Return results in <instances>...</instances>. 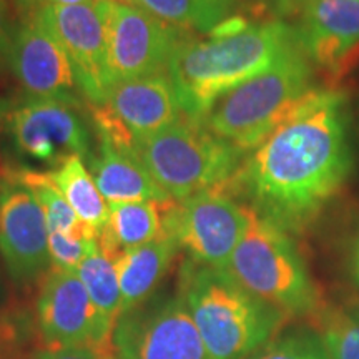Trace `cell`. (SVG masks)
<instances>
[{"mask_svg": "<svg viewBox=\"0 0 359 359\" xmlns=\"http://www.w3.org/2000/svg\"><path fill=\"white\" fill-rule=\"evenodd\" d=\"M349 125L343 90L311 88L245 155L224 188L285 231H303L351 173Z\"/></svg>", "mask_w": 359, "mask_h": 359, "instance_id": "cell-1", "label": "cell"}, {"mask_svg": "<svg viewBox=\"0 0 359 359\" xmlns=\"http://www.w3.org/2000/svg\"><path fill=\"white\" fill-rule=\"evenodd\" d=\"M296 43L294 27L285 22L248 24L240 17L208 39H187L168 69L183 114L200 120L219 97L263 74Z\"/></svg>", "mask_w": 359, "mask_h": 359, "instance_id": "cell-2", "label": "cell"}, {"mask_svg": "<svg viewBox=\"0 0 359 359\" xmlns=\"http://www.w3.org/2000/svg\"><path fill=\"white\" fill-rule=\"evenodd\" d=\"M210 359H245L273 341L288 318L269 306L226 269L188 262L182 293Z\"/></svg>", "mask_w": 359, "mask_h": 359, "instance_id": "cell-3", "label": "cell"}, {"mask_svg": "<svg viewBox=\"0 0 359 359\" xmlns=\"http://www.w3.org/2000/svg\"><path fill=\"white\" fill-rule=\"evenodd\" d=\"M313 87V65L298 43L275 65L219 97L200 122L246 155Z\"/></svg>", "mask_w": 359, "mask_h": 359, "instance_id": "cell-4", "label": "cell"}, {"mask_svg": "<svg viewBox=\"0 0 359 359\" xmlns=\"http://www.w3.org/2000/svg\"><path fill=\"white\" fill-rule=\"evenodd\" d=\"M245 206L248 223L228 275L286 318L318 314L320 293L290 233Z\"/></svg>", "mask_w": 359, "mask_h": 359, "instance_id": "cell-5", "label": "cell"}, {"mask_svg": "<svg viewBox=\"0 0 359 359\" xmlns=\"http://www.w3.org/2000/svg\"><path fill=\"white\" fill-rule=\"evenodd\" d=\"M135 156L170 198L182 201L226 185L245 154L206 130L200 120L183 114L145 138Z\"/></svg>", "mask_w": 359, "mask_h": 359, "instance_id": "cell-6", "label": "cell"}, {"mask_svg": "<svg viewBox=\"0 0 359 359\" xmlns=\"http://www.w3.org/2000/svg\"><path fill=\"white\" fill-rule=\"evenodd\" d=\"M107 34V62L111 85L168 74L178 47L190 39L187 30L156 19L143 7L95 0Z\"/></svg>", "mask_w": 359, "mask_h": 359, "instance_id": "cell-7", "label": "cell"}, {"mask_svg": "<svg viewBox=\"0 0 359 359\" xmlns=\"http://www.w3.org/2000/svg\"><path fill=\"white\" fill-rule=\"evenodd\" d=\"M4 128L20 158L52 170L70 156L88 161L95 150V128L83 109L52 98L27 95L12 103Z\"/></svg>", "mask_w": 359, "mask_h": 359, "instance_id": "cell-8", "label": "cell"}, {"mask_svg": "<svg viewBox=\"0 0 359 359\" xmlns=\"http://www.w3.org/2000/svg\"><path fill=\"white\" fill-rule=\"evenodd\" d=\"M248 223L246 206L226 188L205 190L165 205V233L201 266L226 269Z\"/></svg>", "mask_w": 359, "mask_h": 359, "instance_id": "cell-9", "label": "cell"}, {"mask_svg": "<svg viewBox=\"0 0 359 359\" xmlns=\"http://www.w3.org/2000/svg\"><path fill=\"white\" fill-rule=\"evenodd\" d=\"M98 137L123 154L133 155L151 137L183 115L168 74L116 82L100 105H88Z\"/></svg>", "mask_w": 359, "mask_h": 359, "instance_id": "cell-10", "label": "cell"}, {"mask_svg": "<svg viewBox=\"0 0 359 359\" xmlns=\"http://www.w3.org/2000/svg\"><path fill=\"white\" fill-rule=\"evenodd\" d=\"M118 359H210L182 296L122 314L111 334Z\"/></svg>", "mask_w": 359, "mask_h": 359, "instance_id": "cell-11", "label": "cell"}, {"mask_svg": "<svg viewBox=\"0 0 359 359\" xmlns=\"http://www.w3.org/2000/svg\"><path fill=\"white\" fill-rule=\"evenodd\" d=\"M35 318L43 348L92 346L114 351L115 326L98 313L75 271L52 268L45 275L40 281Z\"/></svg>", "mask_w": 359, "mask_h": 359, "instance_id": "cell-12", "label": "cell"}, {"mask_svg": "<svg viewBox=\"0 0 359 359\" xmlns=\"http://www.w3.org/2000/svg\"><path fill=\"white\" fill-rule=\"evenodd\" d=\"M0 258L20 286L42 281L52 269L45 215L17 170L0 178Z\"/></svg>", "mask_w": 359, "mask_h": 359, "instance_id": "cell-13", "label": "cell"}, {"mask_svg": "<svg viewBox=\"0 0 359 359\" xmlns=\"http://www.w3.org/2000/svg\"><path fill=\"white\" fill-rule=\"evenodd\" d=\"M8 69L29 97L52 98L88 109L65 48L32 12L15 25Z\"/></svg>", "mask_w": 359, "mask_h": 359, "instance_id": "cell-14", "label": "cell"}, {"mask_svg": "<svg viewBox=\"0 0 359 359\" xmlns=\"http://www.w3.org/2000/svg\"><path fill=\"white\" fill-rule=\"evenodd\" d=\"M37 19L65 48L88 105H100L111 87L107 62V34L95 4L34 7Z\"/></svg>", "mask_w": 359, "mask_h": 359, "instance_id": "cell-15", "label": "cell"}, {"mask_svg": "<svg viewBox=\"0 0 359 359\" xmlns=\"http://www.w3.org/2000/svg\"><path fill=\"white\" fill-rule=\"evenodd\" d=\"M294 27L311 65L343 77L359 58V0H304Z\"/></svg>", "mask_w": 359, "mask_h": 359, "instance_id": "cell-16", "label": "cell"}, {"mask_svg": "<svg viewBox=\"0 0 359 359\" xmlns=\"http://www.w3.org/2000/svg\"><path fill=\"white\" fill-rule=\"evenodd\" d=\"M97 148L87 165L107 203L130 201H170L137 156L123 154L97 135Z\"/></svg>", "mask_w": 359, "mask_h": 359, "instance_id": "cell-17", "label": "cell"}, {"mask_svg": "<svg viewBox=\"0 0 359 359\" xmlns=\"http://www.w3.org/2000/svg\"><path fill=\"white\" fill-rule=\"evenodd\" d=\"M178 250L177 241L165 233L150 243L123 251L115 258L122 293V314L147 303L168 273Z\"/></svg>", "mask_w": 359, "mask_h": 359, "instance_id": "cell-18", "label": "cell"}, {"mask_svg": "<svg viewBox=\"0 0 359 359\" xmlns=\"http://www.w3.org/2000/svg\"><path fill=\"white\" fill-rule=\"evenodd\" d=\"M172 201V200H170ZM168 201H130L110 206L109 222L98 235V246L114 259L165 235V205Z\"/></svg>", "mask_w": 359, "mask_h": 359, "instance_id": "cell-19", "label": "cell"}, {"mask_svg": "<svg viewBox=\"0 0 359 359\" xmlns=\"http://www.w3.org/2000/svg\"><path fill=\"white\" fill-rule=\"evenodd\" d=\"M47 173L69 201L75 215L92 228L97 236L100 235L109 222L110 206L98 190L85 160L80 156H70Z\"/></svg>", "mask_w": 359, "mask_h": 359, "instance_id": "cell-20", "label": "cell"}, {"mask_svg": "<svg viewBox=\"0 0 359 359\" xmlns=\"http://www.w3.org/2000/svg\"><path fill=\"white\" fill-rule=\"evenodd\" d=\"M140 7L187 32L212 34L230 19L233 0H140Z\"/></svg>", "mask_w": 359, "mask_h": 359, "instance_id": "cell-21", "label": "cell"}, {"mask_svg": "<svg viewBox=\"0 0 359 359\" xmlns=\"http://www.w3.org/2000/svg\"><path fill=\"white\" fill-rule=\"evenodd\" d=\"M17 175L22 183L34 193L40 208L45 215L48 233H65V235L98 238L92 228L87 226L77 215H75L69 201L62 195L47 172H39L34 168L17 170Z\"/></svg>", "mask_w": 359, "mask_h": 359, "instance_id": "cell-22", "label": "cell"}, {"mask_svg": "<svg viewBox=\"0 0 359 359\" xmlns=\"http://www.w3.org/2000/svg\"><path fill=\"white\" fill-rule=\"evenodd\" d=\"M83 283L85 290L95 304L98 313L110 325H116L122 314V293L115 262L97 246L75 271Z\"/></svg>", "mask_w": 359, "mask_h": 359, "instance_id": "cell-23", "label": "cell"}, {"mask_svg": "<svg viewBox=\"0 0 359 359\" xmlns=\"http://www.w3.org/2000/svg\"><path fill=\"white\" fill-rule=\"evenodd\" d=\"M318 327L327 359H359V299L321 308Z\"/></svg>", "mask_w": 359, "mask_h": 359, "instance_id": "cell-24", "label": "cell"}, {"mask_svg": "<svg viewBox=\"0 0 359 359\" xmlns=\"http://www.w3.org/2000/svg\"><path fill=\"white\" fill-rule=\"evenodd\" d=\"M255 359H327V356L320 336L298 330L269 343Z\"/></svg>", "mask_w": 359, "mask_h": 359, "instance_id": "cell-25", "label": "cell"}, {"mask_svg": "<svg viewBox=\"0 0 359 359\" xmlns=\"http://www.w3.org/2000/svg\"><path fill=\"white\" fill-rule=\"evenodd\" d=\"M98 246V238H85L65 235V233H48V255L52 268L77 271L85 258Z\"/></svg>", "mask_w": 359, "mask_h": 359, "instance_id": "cell-26", "label": "cell"}, {"mask_svg": "<svg viewBox=\"0 0 359 359\" xmlns=\"http://www.w3.org/2000/svg\"><path fill=\"white\" fill-rule=\"evenodd\" d=\"M111 354H114V351H107V349H98L92 346L60 349L42 348L34 354L32 359H110Z\"/></svg>", "mask_w": 359, "mask_h": 359, "instance_id": "cell-27", "label": "cell"}, {"mask_svg": "<svg viewBox=\"0 0 359 359\" xmlns=\"http://www.w3.org/2000/svg\"><path fill=\"white\" fill-rule=\"evenodd\" d=\"M13 32H15V25L12 24L11 4L8 0H0V72L8 67Z\"/></svg>", "mask_w": 359, "mask_h": 359, "instance_id": "cell-28", "label": "cell"}, {"mask_svg": "<svg viewBox=\"0 0 359 359\" xmlns=\"http://www.w3.org/2000/svg\"><path fill=\"white\" fill-rule=\"evenodd\" d=\"M13 330L12 325L0 320V359H8V354L13 346Z\"/></svg>", "mask_w": 359, "mask_h": 359, "instance_id": "cell-29", "label": "cell"}, {"mask_svg": "<svg viewBox=\"0 0 359 359\" xmlns=\"http://www.w3.org/2000/svg\"><path fill=\"white\" fill-rule=\"evenodd\" d=\"M303 4L304 0H276V8L280 13H286V15H290V13L298 12Z\"/></svg>", "mask_w": 359, "mask_h": 359, "instance_id": "cell-30", "label": "cell"}, {"mask_svg": "<svg viewBox=\"0 0 359 359\" xmlns=\"http://www.w3.org/2000/svg\"><path fill=\"white\" fill-rule=\"evenodd\" d=\"M30 4L37 6H43V4H53V6H77V4H92L95 0H29Z\"/></svg>", "mask_w": 359, "mask_h": 359, "instance_id": "cell-31", "label": "cell"}, {"mask_svg": "<svg viewBox=\"0 0 359 359\" xmlns=\"http://www.w3.org/2000/svg\"><path fill=\"white\" fill-rule=\"evenodd\" d=\"M12 103L7 100V98L0 97V130L4 128V123H6V118H7V114L8 110H11Z\"/></svg>", "mask_w": 359, "mask_h": 359, "instance_id": "cell-32", "label": "cell"}, {"mask_svg": "<svg viewBox=\"0 0 359 359\" xmlns=\"http://www.w3.org/2000/svg\"><path fill=\"white\" fill-rule=\"evenodd\" d=\"M354 269H356V276L359 280V243L356 246V251H354Z\"/></svg>", "mask_w": 359, "mask_h": 359, "instance_id": "cell-33", "label": "cell"}, {"mask_svg": "<svg viewBox=\"0 0 359 359\" xmlns=\"http://www.w3.org/2000/svg\"><path fill=\"white\" fill-rule=\"evenodd\" d=\"M114 2L125 4V6H135V7H140V0H114Z\"/></svg>", "mask_w": 359, "mask_h": 359, "instance_id": "cell-34", "label": "cell"}, {"mask_svg": "<svg viewBox=\"0 0 359 359\" xmlns=\"http://www.w3.org/2000/svg\"><path fill=\"white\" fill-rule=\"evenodd\" d=\"M356 137L359 142V102H358V109H356Z\"/></svg>", "mask_w": 359, "mask_h": 359, "instance_id": "cell-35", "label": "cell"}, {"mask_svg": "<svg viewBox=\"0 0 359 359\" xmlns=\"http://www.w3.org/2000/svg\"><path fill=\"white\" fill-rule=\"evenodd\" d=\"M110 359H118V358H116V356H115V354H111V356H110Z\"/></svg>", "mask_w": 359, "mask_h": 359, "instance_id": "cell-36", "label": "cell"}]
</instances>
